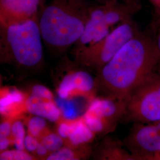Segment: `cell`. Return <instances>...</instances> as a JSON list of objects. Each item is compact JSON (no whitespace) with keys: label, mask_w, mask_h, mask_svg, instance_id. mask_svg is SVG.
Listing matches in <instances>:
<instances>
[{"label":"cell","mask_w":160,"mask_h":160,"mask_svg":"<svg viewBox=\"0 0 160 160\" xmlns=\"http://www.w3.org/2000/svg\"><path fill=\"white\" fill-rule=\"evenodd\" d=\"M158 63L155 39L139 32L97 73L96 96L126 102Z\"/></svg>","instance_id":"1"},{"label":"cell","mask_w":160,"mask_h":160,"mask_svg":"<svg viewBox=\"0 0 160 160\" xmlns=\"http://www.w3.org/2000/svg\"><path fill=\"white\" fill-rule=\"evenodd\" d=\"M86 0H53L38 16L42 40L49 49L63 53L80 40L91 7Z\"/></svg>","instance_id":"2"},{"label":"cell","mask_w":160,"mask_h":160,"mask_svg":"<svg viewBox=\"0 0 160 160\" xmlns=\"http://www.w3.org/2000/svg\"><path fill=\"white\" fill-rule=\"evenodd\" d=\"M38 15L22 23L0 25V61L32 71L43 62Z\"/></svg>","instance_id":"3"},{"label":"cell","mask_w":160,"mask_h":160,"mask_svg":"<svg viewBox=\"0 0 160 160\" xmlns=\"http://www.w3.org/2000/svg\"><path fill=\"white\" fill-rule=\"evenodd\" d=\"M139 31L132 20L118 24L103 39L71 53L78 65L98 73Z\"/></svg>","instance_id":"4"},{"label":"cell","mask_w":160,"mask_h":160,"mask_svg":"<svg viewBox=\"0 0 160 160\" xmlns=\"http://www.w3.org/2000/svg\"><path fill=\"white\" fill-rule=\"evenodd\" d=\"M123 120L150 123L160 120V72L155 70L147 77L126 100Z\"/></svg>","instance_id":"5"},{"label":"cell","mask_w":160,"mask_h":160,"mask_svg":"<svg viewBox=\"0 0 160 160\" xmlns=\"http://www.w3.org/2000/svg\"><path fill=\"white\" fill-rule=\"evenodd\" d=\"M123 144L136 160H160V120L133 123Z\"/></svg>","instance_id":"6"},{"label":"cell","mask_w":160,"mask_h":160,"mask_svg":"<svg viewBox=\"0 0 160 160\" xmlns=\"http://www.w3.org/2000/svg\"><path fill=\"white\" fill-rule=\"evenodd\" d=\"M126 102L110 97H95L86 113L100 120L106 128L107 133L114 131L118 122L126 114Z\"/></svg>","instance_id":"7"},{"label":"cell","mask_w":160,"mask_h":160,"mask_svg":"<svg viewBox=\"0 0 160 160\" xmlns=\"http://www.w3.org/2000/svg\"><path fill=\"white\" fill-rule=\"evenodd\" d=\"M112 28L106 17L104 5L91 6L89 18L83 34L74 45L71 53L79 51L103 39L111 32Z\"/></svg>","instance_id":"8"},{"label":"cell","mask_w":160,"mask_h":160,"mask_svg":"<svg viewBox=\"0 0 160 160\" xmlns=\"http://www.w3.org/2000/svg\"><path fill=\"white\" fill-rule=\"evenodd\" d=\"M57 91L63 98L82 96L93 100L96 96L95 78L84 71H70L58 84Z\"/></svg>","instance_id":"9"},{"label":"cell","mask_w":160,"mask_h":160,"mask_svg":"<svg viewBox=\"0 0 160 160\" xmlns=\"http://www.w3.org/2000/svg\"><path fill=\"white\" fill-rule=\"evenodd\" d=\"M41 0H0V25L22 23L38 16Z\"/></svg>","instance_id":"10"},{"label":"cell","mask_w":160,"mask_h":160,"mask_svg":"<svg viewBox=\"0 0 160 160\" xmlns=\"http://www.w3.org/2000/svg\"><path fill=\"white\" fill-rule=\"evenodd\" d=\"M26 111L33 115L45 118L51 122L59 121L61 112L54 100H49L29 94L25 99Z\"/></svg>","instance_id":"11"},{"label":"cell","mask_w":160,"mask_h":160,"mask_svg":"<svg viewBox=\"0 0 160 160\" xmlns=\"http://www.w3.org/2000/svg\"><path fill=\"white\" fill-rule=\"evenodd\" d=\"M92 157L94 160H136L125 147H122V144L108 138L103 139L92 149Z\"/></svg>","instance_id":"12"},{"label":"cell","mask_w":160,"mask_h":160,"mask_svg":"<svg viewBox=\"0 0 160 160\" xmlns=\"http://www.w3.org/2000/svg\"><path fill=\"white\" fill-rule=\"evenodd\" d=\"M95 134L86 125L83 118L72 121L68 137L65 139V145L75 147L92 142Z\"/></svg>","instance_id":"13"},{"label":"cell","mask_w":160,"mask_h":160,"mask_svg":"<svg viewBox=\"0 0 160 160\" xmlns=\"http://www.w3.org/2000/svg\"><path fill=\"white\" fill-rule=\"evenodd\" d=\"M92 149L88 144L75 147L65 145L51 153L46 160H86L92 156Z\"/></svg>","instance_id":"14"},{"label":"cell","mask_w":160,"mask_h":160,"mask_svg":"<svg viewBox=\"0 0 160 160\" xmlns=\"http://www.w3.org/2000/svg\"><path fill=\"white\" fill-rule=\"evenodd\" d=\"M46 119L42 116L34 115L28 122V129L29 134L37 138L39 141L50 130L47 128Z\"/></svg>","instance_id":"15"},{"label":"cell","mask_w":160,"mask_h":160,"mask_svg":"<svg viewBox=\"0 0 160 160\" xmlns=\"http://www.w3.org/2000/svg\"><path fill=\"white\" fill-rule=\"evenodd\" d=\"M26 136V131L22 121L17 119H15L12 124V131L8 137L11 142L15 144L17 149L26 150L24 144Z\"/></svg>","instance_id":"16"},{"label":"cell","mask_w":160,"mask_h":160,"mask_svg":"<svg viewBox=\"0 0 160 160\" xmlns=\"http://www.w3.org/2000/svg\"><path fill=\"white\" fill-rule=\"evenodd\" d=\"M46 147L47 149L52 153L62 148L65 145V140L58 133L51 131L48 132L40 141Z\"/></svg>","instance_id":"17"},{"label":"cell","mask_w":160,"mask_h":160,"mask_svg":"<svg viewBox=\"0 0 160 160\" xmlns=\"http://www.w3.org/2000/svg\"><path fill=\"white\" fill-rule=\"evenodd\" d=\"M1 160H38L33 155L26 150L6 149L0 152Z\"/></svg>","instance_id":"18"},{"label":"cell","mask_w":160,"mask_h":160,"mask_svg":"<svg viewBox=\"0 0 160 160\" xmlns=\"http://www.w3.org/2000/svg\"><path fill=\"white\" fill-rule=\"evenodd\" d=\"M29 94L43 98L54 100L52 92L46 87L42 85H35L33 86L31 88Z\"/></svg>","instance_id":"19"},{"label":"cell","mask_w":160,"mask_h":160,"mask_svg":"<svg viewBox=\"0 0 160 160\" xmlns=\"http://www.w3.org/2000/svg\"><path fill=\"white\" fill-rule=\"evenodd\" d=\"M16 119L6 116V119L1 121L0 125V139L9 137L12 131V124L14 120Z\"/></svg>","instance_id":"20"},{"label":"cell","mask_w":160,"mask_h":160,"mask_svg":"<svg viewBox=\"0 0 160 160\" xmlns=\"http://www.w3.org/2000/svg\"><path fill=\"white\" fill-rule=\"evenodd\" d=\"M39 143V139L29 133L27 134L24 138V144L25 149L32 154L37 148Z\"/></svg>","instance_id":"21"},{"label":"cell","mask_w":160,"mask_h":160,"mask_svg":"<svg viewBox=\"0 0 160 160\" xmlns=\"http://www.w3.org/2000/svg\"><path fill=\"white\" fill-rule=\"evenodd\" d=\"M51 154L43 143L39 141L38 146L33 155L38 160H46V157Z\"/></svg>","instance_id":"22"},{"label":"cell","mask_w":160,"mask_h":160,"mask_svg":"<svg viewBox=\"0 0 160 160\" xmlns=\"http://www.w3.org/2000/svg\"><path fill=\"white\" fill-rule=\"evenodd\" d=\"M11 144V141L8 138L0 139V152L6 150Z\"/></svg>","instance_id":"23"},{"label":"cell","mask_w":160,"mask_h":160,"mask_svg":"<svg viewBox=\"0 0 160 160\" xmlns=\"http://www.w3.org/2000/svg\"><path fill=\"white\" fill-rule=\"evenodd\" d=\"M155 45L157 48V51L158 53V63L157 68H160V29L158 32V33L157 34V38L155 40Z\"/></svg>","instance_id":"24"},{"label":"cell","mask_w":160,"mask_h":160,"mask_svg":"<svg viewBox=\"0 0 160 160\" xmlns=\"http://www.w3.org/2000/svg\"><path fill=\"white\" fill-rule=\"evenodd\" d=\"M149 1L160 13V0H149Z\"/></svg>","instance_id":"25"}]
</instances>
